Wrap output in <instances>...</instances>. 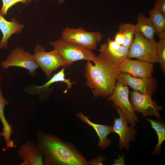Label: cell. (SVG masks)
<instances>
[{
  "label": "cell",
  "mask_w": 165,
  "mask_h": 165,
  "mask_svg": "<svg viewBox=\"0 0 165 165\" xmlns=\"http://www.w3.org/2000/svg\"><path fill=\"white\" fill-rule=\"evenodd\" d=\"M36 144L42 152L46 165H90L70 142L62 141L53 134L38 130Z\"/></svg>",
  "instance_id": "1"
},
{
  "label": "cell",
  "mask_w": 165,
  "mask_h": 165,
  "mask_svg": "<svg viewBox=\"0 0 165 165\" xmlns=\"http://www.w3.org/2000/svg\"><path fill=\"white\" fill-rule=\"evenodd\" d=\"M94 63V65L87 61L86 64L84 75L87 85L91 89L94 97H108L112 93L121 72L116 65L101 53L96 57Z\"/></svg>",
  "instance_id": "2"
},
{
  "label": "cell",
  "mask_w": 165,
  "mask_h": 165,
  "mask_svg": "<svg viewBox=\"0 0 165 165\" xmlns=\"http://www.w3.org/2000/svg\"><path fill=\"white\" fill-rule=\"evenodd\" d=\"M49 44L57 50L68 66L74 62L80 60L95 61L96 56L92 50L79 44L61 38L51 41Z\"/></svg>",
  "instance_id": "3"
},
{
  "label": "cell",
  "mask_w": 165,
  "mask_h": 165,
  "mask_svg": "<svg viewBox=\"0 0 165 165\" xmlns=\"http://www.w3.org/2000/svg\"><path fill=\"white\" fill-rule=\"evenodd\" d=\"M157 43L155 40H149L135 31L133 42L129 48L128 58L154 63L158 62Z\"/></svg>",
  "instance_id": "4"
},
{
  "label": "cell",
  "mask_w": 165,
  "mask_h": 165,
  "mask_svg": "<svg viewBox=\"0 0 165 165\" xmlns=\"http://www.w3.org/2000/svg\"><path fill=\"white\" fill-rule=\"evenodd\" d=\"M45 50V47L36 44L33 49V55L39 67L44 72L47 78L50 79L53 71L61 66H68L57 50L54 49L47 52Z\"/></svg>",
  "instance_id": "5"
},
{
  "label": "cell",
  "mask_w": 165,
  "mask_h": 165,
  "mask_svg": "<svg viewBox=\"0 0 165 165\" xmlns=\"http://www.w3.org/2000/svg\"><path fill=\"white\" fill-rule=\"evenodd\" d=\"M61 35L64 40L76 43L92 50L96 49L97 44L101 42L103 37L100 32H89L82 28H66Z\"/></svg>",
  "instance_id": "6"
},
{
  "label": "cell",
  "mask_w": 165,
  "mask_h": 165,
  "mask_svg": "<svg viewBox=\"0 0 165 165\" xmlns=\"http://www.w3.org/2000/svg\"><path fill=\"white\" fill-rule=\"evenodd\" d=\"M0 66L6 69L10 67L26 69L31 75H35L39 66L35 62L33 55L24 48L17 46L14 48L8 55L5 60L2 61Z\"/></svg>",
  "instance_id": "7"
},
{
  "label": "cell",
  "mask_w": 165,
  "mask_h": 165,
  "mask_svg": "<svg viewBox=\"0 0 165 165\" xmlns=\"http://www.w3.org/2000/svg\"><path fill=\"white\" fill-rule=\"evenodd\" d=\"M129 90L127 85L117 82L112 93L108 97V100L118 106L126 117L128 122L134 126L139 122L138 117L135 113L129 99Z\"/></svg>",
  "instance_id": "8"
},
{
  "label": "cell",
  "mask_w": 165,
  "mask_h": 165,
  "mask_svg": "<svg viewBox=\"0 0 165 165\" xmlns=\"http://www.w3.org/2000/svg\"><path fill=\"white\" fill-rule=\"evenodd\" d=\"M130 95V101L134 112L141 113L144 117L154 116L160 119L159 111L162 109V107L158 105L151 96L134 90L131 92Z\"/></svg>",
  "instance_id": "9"
},
{
  "label": "cell",
  "mask_w": 165,
  "mask_h": 165,
  "mask_svg": "<svg viewBox=\"0 0 165 165\" xmlns=\"http://www.w3.org/2000/svg\"><path fill=\"white\" fill-rule=\"evenodd\" d=\"M118 82L123 85H128L134 90L151 96L153 95L156 90L157 81L151 76L145 78L134 76L125 73L121 72L117 76Z\"/></svg>",
  "instance_id": "10"
},
{
  "label": "cell",
  "mask_w": 165,
  "mask_h": 165,
  "mask_svg": "<svg viewBox=\"0 0 165 165\" xmlns=\"http://www.w3.org/2000/svg\"><path fill=\"white\" fill-rule=\"evenodd\" d=\"M113 105L119 115V118H114L113 132L117 133L119 136V149L121 150L124 148L128 151L130 148V141L135 140L137 132L133 126H128V122L119 108L115 105Z\"/></svg>",
  "instance_id": "11"
},
{
  "label": "cell",
  "mask_w": 165,
  "mask_h": 165,
  "mask_svg": "<svg viewBox=\"0 0 165 165\" xmlns=\"http://www.w3.org/2000/svg\"><path fill=\"white\" fill-rule=\"evenodd\" d=\"M64 71V68H63L55 74L48 82L42 85H30L28 86L25 88V91L32 96H38L39 101L44 102L48 99L50 96L51 90L49 87L50 85L55 82H62L66 83L67 86V88L64 93H66L71 88L72 85L75 82H72L70 79L65 78Z\"/></svg>",
  "instance_id": "12"
},
{
  "label": "cell",
  "mask_w": 165,
  "mask_h": 165,
  "mask_svg": "<svg viewBox=\"0 0 165 165\" xmlns=\"http://www.w3.org/2000/svg\"><path fill=\"white\" fill-rule=\"evenodd\" d=\"M153 64L139 60H131L127 58L117 65V68L121 72L127 73L136 77L145 78L152 76L154 70Z\"/></svg>",
  "instance_id": "13"
},
{
  "label": "cell",
  "mask_w": 165,
  "mask_h": 165,
  "mask_svg": "<svg viewBox=\"0 0 165 165\" xmlns=\"http://www.w3.org/2000/svg\"><path fill=\"white\" fill-rule=\"evenodd\" d=\"M22 162L19 165H42L44 164L42 152L36 143L28 141L21 145L17 152Z\"/></svg>",
  "instance_id": "14"
},
{
  "label": "cell",
  "mask_w": 165,
  "mask_h": 165,
  "mask_svg": "<svg viewBox=\"0 0 165 165\" xmlns=\"http://www.w3.org/2000/svg\"><path fill=\"white\" fill-rule=\"evenodd\" d=\"M0 14V30L2 34V38L0 41V50L7 49L8 40L13 34L21 33L24 26L20 23L15 18L11 19V21L6 20Z\"/></svg>",
  "instance_id": "15"
},
{
  "label": "cell",
  "mask_w": 165,
  "mask_h": 165,
  "mask_svg": "<svg viewBox=\"0 0 165 165\" xmlns=\"http://www.w3.org/2000/svg\"><path fill=\"white\" fill-rule=\"evenodd\" d=\"M76 116L80 120L91 126L94 129L99 138L97 145L100 149H104L110 146L112 141L110 139L108 138V136L110 133L113 132V126L94 123L88 119L87 116L84 115L82 112L76 113Z\"/></svg>",
  "instance_id": "16"
},
{
  "label": "cell",
  "mask_w": 165,
  "mask_h": 165,
  "mask_svg": "<svg viewBox=\"0 0 165 165\" xmlns=\"http://www.w3.org/2000/svg\"><path fill=\"white\" fill-rule=\"evenodd\" d=\"M135 30L145 38L151 41L154 40L156 30L149 18L142 13H139L137 16Z\"/></svg>",
  "instance_id": "17"
},
{
  "label": "cell",
  "mask_w": 165,
  "mask_h": 165,
  "mask_svg": "<svg viewBox=\"0 0 165 165\" xmlns=\"http://www.w3.org/2000/svg\"><path fill=\"white\" fill-rule=\"evenodd\" d=\"M2 77L0 75V120L3 125V129L0 134L5 137H9L12 135L13 130L12 125L9 123L5 118L4 109L9 103L3 97L0 86Z\"/></svg>",
  "instance_id": "18"
},
{
  "label": "cell",
  "mask_w": 165,
  "mask_h": 165,
  "mask_svg": "<svg viewBox=\"0 0 165 165\" xmlns=\"http://www.w3.org/2000/svg\"><path fill=\"white\" fill-rule=\"evenodd\" d=\"M147 120L150 123L152 127L155 130L157 135L158 143L152 153L154 155H160L162 144L165 140V124L160 119L154 120L148 118Z\"/></svg>",
  "instance_id": "19"
},
{
  "label": "cell",
  "mask_w": 165,
  "mask_h": 165,
  "mask_svg": "<svg viewBox=\"0 0 165 165\" xmlns=\"http://www.w3.org/2000/svg\"><path fill=\"white\" fill-rule=\"evenodd\" d=\"M129 50V48L121 45L118 49L113 51L104 50H99V51L117 66L128 58Z\"/></svg>",
  "instance_id": "20"
},
{
  "label": "cell",
  "mask_w": 165,
  "mask_h": 165,
  "mask_svg": "<svg viewBox=\"0 0 165 165\" xmlns=\"http://www.w3.org/2000/svg\"><path fill=\"white\" fill-rule=\"evenodd\" d=\"M149 18L156 32L165 30V15L157 8L154 7L149 11Z\"/></svg>",
  "instance_id": "21"
},
{
  "label": "cell",
  "mask_w": 165,
  "mask_h": 165,
  "mask_svg": "<svg viewBox=\"0 0 165 165\" xmlns=\"http://www.w3.org/2000/svg\"><path fill=\"white\" fill-rule=\"evenodd\" d=\"M119 31L122 33L124 36L122 45L129 48L134 38L135 25L129 23H121L119 25Z\"/></svg>",
  "instance_id": "22"
},
{
  "label": "cell",
  "mask_w": 165,
  "mask_h": 165,
  "mask_svg": "<svg viewBox=\"0 0 165 165\" xmlns=\"http://www.w3.org/2000/svg\"><path fill=\"white\" fill-rule=\"evenodd\" d=\"M159 40L157 43V54L158 62L160 64V68L164 75L165 73V30L156 32Z\"/></svg>",
  "instance_id": "23"
},
{
  "label": "cell",
  "mask_w": 165,
  "mask_h": 165,
  "mask_svg": "<svg viewBox=\"0 0 165 165\" xmlns=\"http://www.w3.org/2000/svg\"><path fill=\"white\" fill-rule=\"evenodd\" d=\"M2 5L0 10V14L4 16L7 15V12L9 8L13 6L18 2H21L25 5L28 0H2Z\"/></svg>",
  "instance_id": "24"
},
{
  "label": "cell",
  "mask_w": 165,
  "mask_h": 165,
  "mask_svg": "<svg viewBox=\"0 0 165 165\" xmlns=\"http://www.w3.org/2000/svg\"><path fill=\"white\" fill-rule=\"evenodd\" d=\"M153 7L157 8L165 15V0H155Z\"/></svg>",
  "instance_id": "25"
},
{
  "label": "cell",
  "mask_w": 165,
  "mask_h": 165,
  "mask_svg": "<svg viewBox=\"0 0 165 165\" xmlns=\"http://www.w3.org/2000/svg\"><path fill=\"white\" fill-rule=\"evenodd\" d=\"M114 40L120 45H122L124 40V35L122 33L118 31L115 35Z\"/></svg>",
  "instance_id": "26"
},
{
  "label": "cell",
  "mask_w": 165,
  "mask_h": 165,
  "mask_svg": "<svg viewBox=\"0 0 165 165\" xmlns=\"http://www.w3.org/2000/svg\"><path fill=\"white\" fill-rule=\"evenodd\" d=\"M113 163V165H124V156H119L118 159L115 160Z\"/></svg>",
  "instance_id": "27"
},
{
  "label": "cell",
  "mask_w": 165,
  "mask_h": 165,
  "mask_svg": "<svg viewBox=\"0 0 165 165\" xmlns=\"http://www.w3.org/2000/svg\"><path fill=\"white\" fill-rule=\"evenodd\" d=\"M33 0H34L35 1H36L37 0H28V2L27 4H26V5L28 4L30 2H31V1H32ZM58 0L59 3H63L64 2V0Z\"/></svg>",
  "instance_id": "28"
}]
</instances>
